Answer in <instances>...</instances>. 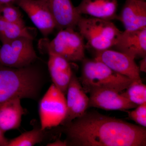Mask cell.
Listing matches in <instances>:
<instances>
[{"mask_svg":"<svg viewBox=\"0 0 146 146\" xmlns=\"http://www.w3.org/2000/svg\"><path fill=\"white\" fill-rule=\"evenodd\" d=\"M65 125L68 146H146V127L98 112H86Z\"/></svg>","mask_w":146,"mask_h":146,"instance_id":"6da1fadb","label":"cell"},{"mask_svg":"<svg viewBox=\"0 0 146 146\" xmlns=\"http://www.w3.org/2000/svg\"><path fill=\"white\" fill-rule=\"evenodd\" d=\"M43 72L32 65L21 68L0 63V105L16 98H36L42 86Z\"/></svg>","mask_w":146,"mask_h":146,"instance_id":"7a4b0ae2","label":"cell"},{"mask_svg":"<svg viewBox=\"0 0 146 146\" xmlns=\"http://www.w3.org/2000/svg\"><path fill=\"white\" fill-rule=\"evenodd\" d=\"M82 61L81 76L79 80L86 93L101 89L120 93L133 82L130 78L114 72L98 60L85 58Z\"/></svg>","mask_w":146,"mask_h":146,"instance_id":"3957f363","label":"cell"},{"mask_svg":"<svg viewBox=\"0 0 146 146\" xmlns=\"http://www.w3.org/2000/svg\"><path fill=\"white\" fill-rule=\"evenodd\" d=\"M84 40L79 32L65 29L59 31L52 40L47 37L40 39L38 48L44 53L58 55L70 62L82 61L85 58Z\"/></svg>","mask_w":146,"mask_h":146,"instance_id":"277c9868","label":"cell"},{"mask_svg":"<svg viewBox=\"0 0 146 146\" xmlns=\"http://www.w3.org/2000/svg\"><path fill=\"white\" fill-rule=\"evenodd\" d=\"M77 27L79 32L87 41L86 48L95 52L114 47L122 33L111 21L92 17H82Z\"/></svg>","mask_w":146,"mask_h":146,"instance_id":"5b68a950","label":"cell"},{"mask_svg":"<svg viewBox=\"0 0 146 146\" xmlns=\"http://www.w3.org/2000/svg\"><path fill=\"white\" fill-rule=\"evenodd\" d=\"M34 39L20 37L2 43L0 63L10 68H25L35 63L37 56L33 46Z\"/></svg>","mask_w":146,"mask_h":146,"instance_id":"8992f818","label":"cell"},{"mask_svg":"<svg viewBox=\"0 0 146 146\" xmlns=\"http://www.w3.org/2000/svg\"><path fill=\"white\" fill-rule=\"evenodd\" d=\"M65 95L53 84L41 100L39 115L42 130L62 124L67 112Z\"/></svg>","mask_w":146,"mask_h":146,"instance_id":"52a82bcc","label":"cell"},{"mask_svg":"<svg viewBox=\"0 0 146 146\" xmlns=\"http://www.w3.org/2000/svg\"><path fill=\"white\" fill-rule=\"evenodd\" d=\"M14 4L27 13L44 37H47L56 29L48 0H16Z\"/></svg>","mask_w":146,"mask_h":146,"instance_id":"ba28073f","label":"cell"},{"mask_svg":"<svg viewBox=\"0 0 146 146\" xmlns=\"http://www.w3.org/2000/svg\"><path fill=\"white\" fill-rule=\"evenodd\" d=\"M94 59L100 61L116 72L127 77L133 82L141 81L140 70L135 59L111 49L96 52Z\"/></svg>","mask_w":146,"mask_h":146,"instance_id":"9c48e42d","label":"cell"},{"mask_svg":"<svg viewBox=\"0 0 146 146\" xmlns=\"http://www.w3.org/2000/svg\"><path fill=\"white\" fill-rule=\"evenodd\" d=\"M66 95L67 114L62 124L64 125L81 117L89 107V98L86 95L79 78L74 74Z\"/></svg>","mask_w":146,"mask_h":146,"instance_id":"30bf717a","label":"cell"},{"mask_svg":"<svg viewBox=\"0 0 146 146\" xmlns=\"http://www.w3.org/2000/svg\"><path fill=\"white\" fill-rule=\"evenodd\" d=\"M89 107L107 110L126 111L138 106L112 89H97L89 93Z\"/></svg>","mask_w":146,"mask_h":146,"instance_id":"8fae6325","label":"cell"},{"mask_svg":"<svg viewBox=\"0 0 146 146\" xmlns=\"http://www.w3.org/2000/svg\"><path fill=\"white\" fill-rule=\"evenodd\" d=\"M113 47L135 59L146 57V28L122 31Z\"/></svg>","mask_w":146,"mask_h":146,"instance_id":"7c38bea8","label":"cell"},{"mask_svg":"<svg viewBox=\"0 0 146 146\" xmlns=\"http://www.w3.org/2000/svg\"><path fill=\"white\" fill-rule=\"evenodd\" d=\"M58 31L65 29L75 30L80 19L79 14L71 0H48Z\"/></svg>","mask_w":146,"mask_h":146,"instance_id":"4fadbf2b","label":"cell"},{"mask_svg":"<svg viewBox=\"0 0 146 146\" xmlns=\"http://www.w3.org/2000/svg\"><path fill=\"white\" fill-rule=\"evenodd\" d=\"M117 20L122 23L125 30L146 28V0H126Z\"/></svg>","mask_w":146,"mask_h":146,"instance_id":"5bb4252c","label":"cell"},{"mask_svg":"<svg viewBox=\"0 0 146 146\" xmlns=\"http://www.w3.org/2000/svg\"><path fill=\"white\" fill-rule=\"evenodd\" d=\"M76 7L81 15L109 21L117 19V0H82Z\"/></svg>","mask_w":146,"mask_h":146,"instance_id":"9a60e30c","label":"cell"},{"mask_svg":"<svg viewBox=\"0 0 146 146\" xmlns=\"http://www.w3.org/2000/svg\"><path fill=\"white\" fill-rule=\"evenodd\" d=\"M48 68L53 84L66 95L73 74L70 62L58 55L48 54Z\"/></svg>","mask_w":146,"mask_h":146,"instance_id":"2e32d148","label":"cell"},{"mask_svg":"<svg viewBox=\"0 0 146 146\" xmlns=\"http://www.w3.org/2000/svg\"><path fill=\"white\" fill-rule=\"evenodd\" d=\"M25 113L20 99H14L4 103L0 105V128L4 133L18 129Z\"/></svg>","mask_w":146,"mask_h":146,"instance_id":"e0dca14e","label":"cell"},{"mask_svg":"<svg viewBox=\"0 0 146 146\" xmlns=\"http://www.w3.org/2000/svg\"><path fill=\"white\" fill-rule=\"evenodd\" d=\"M33 31L25 25L9 23L0 19V41L2 43L20 37L34 39Z\"/></svg>","mask_w":146,"mask_h":146,"instance_id":"ac0fdd59","label":"cell"},{"mask_svg":"<svg viewBox=\"0 0 146 146\" xmlns=\"http://www.w3.org/2000/svg\"><path fill=\"white\" fill-rule=\"evenodd\" d=\"M44 131L34 129L8 141L7 146H32L42 142L44 138Z\"/></svg>","mask_w":146,"mask_h":146,"instance_id":"d6986e66","label":"cell"},{"mask_svg":"<svg viewBox=\"0 0 146 146\" xmlns=\"http://www.w3.org/2000/svg\"><path fill=\"white\" fill-rule=\"evenodd\" d=\"M121 94L134 104L140 105L146 102V85L142 81L133 82Z\"/></svg>","mask_w":146,"mask_h":146,"instance_id":"ffe728a7","label":"cell"},{"mask_svg":"<svg viewBox=\"0 0 146 146\" xmlns=\"http://www.w3.org/2000/svg\"><path fill=\"white\" fill-rule=\"evenodd\" d=\"M0 19L9 23L25 25L19 7L13 3L0 4Z\"/></svg>","mask_w":146,"mask_h":146,"instance_id":"44dd1931","label":"cell"},{"mask_svg":"<svg viewBox=\"0 0 146 146\" xmlns=\"http://www.w3.org/2000/svg\"><path fill=\"white\" fill-rule=\"evenodd\" d=\"M131 111H126L128 116L139 125L146 127V102L138 105Z\"/></svg>","mask_w":146,"mask_h":146,"instance_id":"7402d4cb","label":"cell"},{"mask_svg":"<svg viewBox=\"0 0 146 146\" xmlns=\"http://www.w3.org/2000/svg\"><path fill=\"white\" fill-rule=\"evenodd\" d=\"M48 146H68V143L66 140L61 141L57 140L53 143H50L47 145Z\"/></svg>","mask_w":146,"mask_h":146,"instance_id":"603a6c76","label":"cell"},{"mask_svg":"<svg viewBox=\"0 0 146 146\" xmlns=\"http://www.w3.org/2000/svg\"><path fill=\"white\" fill-rule=\"evenodd\" d=\"M4 132L0 128V146H7L9 140L5 138Z\"/></svg>","mask_w":146,"mask_h":146,"instance_id":"cb8c5ba5","label":"cell"},{"mask_svg":"<svg viewBox=\"0 0 146 146\" xmlns=\"http://www.w3.org/2000/svg\"><path fill=\"white\" fill-rule=\"evenodd\" d=\"M140 70L146 72V57L143 58L140 62V66L139 67Z\"/></svg>","mask_w":146,"mask_h":146,"instance_id":"d4e9b609","label":"cell"},{"mask_svg":"<svg viewBox=\"0 0 146 146\" xmlns=\"http://www.w3.org/2000/svg\"><path fill=\"white\" fill-rule=\"evenodd\" d=\"M16 0H0V4H14Z\"/></svg>","mask_w":146,"mask_h":146,"instance_id":"484cf974","label":"cell"}]
</instances>
